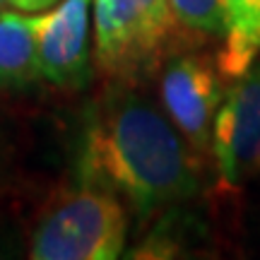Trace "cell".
Returning <instances> with one entry per match:
<instances>
[{
	"instance_id": "obj_6",
	"label": "cell",
	"mask_w": 260,
	"mask_h": 260,
	"mask_svg": "<svg viewBox=\"0 0 260 260\" xmlns=\"http://www.w3.org/2000/svg\"><path fill=\"white\" fill-rule=\"evenodd\" d=\"M94 0H63L39 17L37 53L41 77L63 89L89 80V8Z\"/></svg>"
},
{
	"instance_id": "obj_2",
	"label": "cell",
	"mask_w": 260,
	"mask_h": 260,
	"mask_svg": "<svg viewBox=\"0 0 260 260\" xmlns=\"http://www.w3.org/2000/svg\"><path fill=\"white\" fill-rule=\"evenodd\" d=\"M82 183V181H80ZM128 217L121 198L82 183L56 195L29 243L34 260H113L123 253Z\"/></svg>"
},
{
	"instance_id": "obj_1",
	"label": "cell",
	"mask_w": 260,
	"mask_h": 260,
	"mask_svg": "<svg viewBox=\"0 0 260 260\" xmlns=\"http://www.w3.org/2000/svg\"><path fill=\"white\" fill-rule=\"evenodd\" d=\"M198 154L133 82L111 80L82 130L80 181L123 198L140 219L200 190Z\"/></svg>"
},
{
	"instance_id": "obj_4",
	"label": "cell",
	"mask_w": 260,
	"mask_h": 260,
	"mask_svg": "<svg viewBox=\"0 0 260 260\" xmlns=\"http://www.w3.org/2000/svg\"><path fill=\"white\" fill-rule=\"evenodd\" d=\"M210 154L226 190H239L260 176V60L236 77L222 96Z\"/></svg>"
},
{
	"instance_id": "obj_10",
	"label": "cell",
	"mask_w": 260,
	"mask_h": 260,
	"mask_svg": "<svg viewBox=\"0 0 260 260\" xmlns=\"http://www.w3.org/2000/svg\"><path fill=\"white\" fill-rule=\"evenodd\" d=\"M56 0H15V5L19 10H29V12H34V10H44L48 5H53Z\"/></svg>"
},
{
	"instance_id": "obj_8",
	"label": "cell",
	"mask_w": 260,
	"mask_h": 260,
	"mask_svg": "<svg viewBox=\"0 0 260 260\" xmlns=\"http://www.w3.org/2000/svg\"><path fill=\"white\" fill-rule=\"evenodd\" d=\"M39 17L0 15V87H29L41 77L37 53Z\"/></svg>"
},
{
	"instance_id": "obj_7",
	"label": "cell",
	"mask_w": 260,
	"mask_h": 260,
	"mask_svg": "<svg viewBox=\"0 0 260 260\" xmlns=\"http://www.w3.org/2000/svg\"><path fill=\"white\" fill-rule=\"evenodd\" d=\"M224 46L219 51V75L241 77L260 58V0H222Z\"/></svg>"
},
{
	"instance_id": "obj_9",
	"label": "cell",
	"mask_w": 260,
	"mask_h": 260,
	"mask_svg": "<svg viewBox=\"0 0 260 260\" xmlns=\"http://www.w3.org/2000/svg\"><path fill=\"white\" fill-rule=\"evenodd\" d=\"M169 5L188 34L224 37L222 0H169Z\"/></svg>"
},
{
	"instance_id": "obj_5",
	"label": "cell",
	"mask_w": 260,
	"mask_h": 260,
	"mask_svg": "<svg viewBox=\"0 0 260 260\" xmlns=\"http://www.w3.org/2000/svg\"><path fill=\"white\" fill-rule=\"evenodd\" d=\"M217 70L203 56H171L161 70L164 111L200 157L210 154L214 116L224 96Z\"/></svg>"
},
{
	"instance_id": "obj_3",
	"label": "cell",
	"mask_w": 260,
	"mask_h": 260,
	"mask_svg": "<svg viewBox=\"0 0 260 260\" xmlns=\"http://www.w3.org/2000/svg\"><path fill=\"white\" fill-rule=\"evenodd\" d=\"M183 34L169 0H94V63L111 80L152 70Z\"/></svg>"
},
{
	"instance_id": "obj_11",
	"label": "cell",
	"mask_w": 260,
	"mask_h": 260,
	"mask_svg": "<svg viewBox=\"0 0 260 260\" xmlns=\"http://www.w3.org/2000/svg\"><path fill=\"white\" fill-rule=\"evenodd\" d=\"M0 3H12V5H15V0H0Z\"/></svg>"
}]
</instances>
